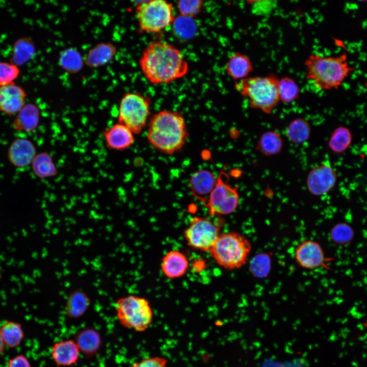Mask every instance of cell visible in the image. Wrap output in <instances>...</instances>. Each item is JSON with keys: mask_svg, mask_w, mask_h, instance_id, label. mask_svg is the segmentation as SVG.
<instances>
[{"mask_svg": "<svg viewBox=\"0 0 367 367\" xmlns=\"http://www.w3.org/2000/svg\"><path fill=\"white\" fill-rule=\"evenodd\" d=\"M217 181V178L212 172L201 169L191 175L189 186L192 195L205 205Z\"/></svg>", "mask_w": 367, "mask_h": 367, "instance_id": "14", "label": "cell"}, {"mask_svg": "<svg viewBox=\"0 0 367 367\" xmlns=\"http://www.w3.org/2000/svg\"><path fill=\"white\" fill-rule=\"evenodd\" d=\"M337 179L335 170L327 160L309 171L306 178V187L312 195L321 196L332 190Z\"/></svg>", "mask_w": 367, "mask_h": 367, "instance_id": "11", "label": "cell"}, {"mask_svg": "<svg viewBox=\"0 0 367 367\" xmlns=\"http://www.w3.org/2000/svg\"><path fill=\"white\" fill-rule=\"evenodd\" d=\"M147 139L160 151L172 154L186 144L188 132L185 119L178 112L161 111L149 119Z\"/></svg>", "mask_w": 367, "mask_h": 367, "instance_id": "2", "label": "cell"}, {"mask_svg": "<svg viewBox=\"0 0 367 367\" xmlns=\"http://www.w3.org/2000/svg\"><path fill=\"white\" fill-rule=\"evenodd\" d=\"M150 100L136 92L126 93L120 100L118 123L139 134L147 124L150 115Z\"/></svg>", "mask_w": 367, "mask_h": 367, "instance_id": "8", "label": "cell"}, {"mask_svg": "<svg viewBox=\"0 0 367 367\" xmlns=\"http://www.w3.org/2000/svg\"><path fill=\"white\" fill-rule=\"evenodd\" d=\"M248 2L251 6L252 13L264 16L271 13L277 5V2L274 1H251Z\"/></svg>", "mask_w": 367, "mask_h": 367, "instance_id": "34", "label": "cell"}, {"mask_svg": "<svg viewBox=\"0 0 367 367\" xmlns=\"http://www.w3.org/2000/svg\"><path fill=\"white\" fill-rule=\"evenodd\" d=\"M106 145L110 149L123 150L134 142V133L126 126L118 123L103 130Z\"/></svg>", "mask_w": 367, "mask_h": 367, "instance_id": "17", "label": "cell"}, {"mask_svg": "<svg viewBox=\"0 0 367 367\" xmlns=\"http://www.w3.org/2000/svg\"><path fill=\"white\" fill-rule=\"evenodd\" d=\"M25 91L14 82L0 86V112L8 116L17 113L25 104Z\"/></svg>", "mask_w": 367, "mask_h": 367, "instance_id": "13", "label": "cell"}, {"mask_svg": "<svg viewBox=\"0 0 367 367\" xmlns=\"http://www.w3.org/2000/svg\"><path fill=\"white\" fill-rule=\"evenodd\" d=\"M223 172L218 177L215 187L211 193L205 206L208 207L210 215H225L237 208L239 195L238 187H233L222 178Z\"/></svg>", "mask_w": 367, "mask_h": 367, "instance_id": "10", "label": "cell"}, {"mask_svg": "<svg viewBox=\"0 0 367 367\" xmlns=\"http://www.w3.org/2000/svg\"><path fill=\"white\" fill-rule=\"evenodd\" d=\"M136 16L140 28L148 33H158L174 20L172 4L164 0L141 2L137 5Z\"/></svg>", "mask_w": 367, "mask_h": 367, "instance_id": "7", "label": "cell"}, {"mask_svg": "<svg viewBox=\"0 0 367 367\" xmlns=\"http://www.w3.org/2000/svg\"><path fill=\"white\" fill-rule=\"evenodd\" d=\"M80 353L77 344L73 339L57 342L50 350L51 358L58 366H70L76 364Z\"/></svg>", "mask_w": 367, "mask_h": 367, "instance_id": "16", "label": "cell"}, {"mask_svg": "<svg viewBox=\"0 0 367 367\" xmlns=\"http://www.w3.org/2000/svg\"><path fill=\"white\" fill-rule=\"evenodd\" d=\"M174 19V28L179 35L188 36L193 34L195 30V24L191 21V17L181 16Z\"/></svg>", "mask_w": 367, "mask_h": 367, "instance_id": "35", "label": "cell"}, {"mask_svg": "<svg viewBox=\"0 0 367 367\" xmlns=\"http://www.w3.org/2000/svg\"><path fill=\"white\" fill-rule=\"evenodd\" d=\"M140 67L153 84H169L186 75L188 62L175 46L166 42L152 41L143 50Z\"/></svg>", "mask_w": 367, "mask_h": 367, "instance_id": "1", "label": "cell"}, {"mask_svg": "<svg viewBox=\"0 0 367 367\" xmlns=\"http://www.w3.org/2000/svg\"><path fill=\"white\" fill-rule=\"evenodd\" d=\"M116 317L124 327L137 332L146 331L152 323L153 313L148 301L139 296L128 295L115 303Z\"/></svg>", "mask_w": 367, "mask_h": 367, "instance_id": "6", "label": "cell"}, {"mask_svg": "<svg viewBox=\"0 0 367 367\" xmlns=\"http://www.w3.org/2000/svg\"><path fill=\"white\" fill-rule=\"evenodd\" d=\"M220 227L207 217H194L184 231L189 246L202 251H209L220 235Z\"/></svg>", "mask_w": 367, "mask_h": 367, "instance_id": "9", "label": "cell"}, {"mask_svg": "<svg viewBox=\"0 0 367 367\" xmlns=\"http://www.w3.org/2000/svg\"><path fill=\"white\" fill-rule=\"evenodd\" d=\"M347 59L346 54L328 57L311 54L304 62L306 78L320 90L337 89L354 69Z\"/></svg>", "mask_w": 367, "mask_h": 367, "instance_id": "3", "label": "cell"}, {"mask_svg": "<svg viewBox=\"0 0 367 367\" xmlns=\"http://www.w3.org/2000/svg\"><path fill=\"white\" fill-rule=\"evenodd\" d=\"M0 331L6 346L9 348L19 346L24 338L22 326L17 322L5 321L1 326Z\"/></svg>", "mask_w": 367, "mask_h": 367, "instance_id": "28", "label": "cell"}, {"mask_svg": "<svg viewBox=\"0 0 367 367\" xmlns=\"http://www.w3.org/2000/svg\"><path fill=\"white\" fill-rule=\"evenodd\" d=\"M295 258L302 267L314 269L325 265L326 258L321 245L312 240H305L295 250Z\"/></svg>", "mask_w": 367, "mask_h": 367, "instance_id": "12", "label": "cell"}, {"mask_svg": "<svg viewBox=\"0 0 367 367\" xmlns=\"http://www.w3.org/2000/svg\"><path fill=\"white\" fill-rule=\"evenodd\" d=\"M225 70L233 80L240 81L249 77L253 70V66L247 56L240 52H235L229 58Z\"/></svg>", "mask_w": 367, "mask_h": 367, "instance_id": "21", "label": "cell"}, {"mask_svg": "<svg viewBox=\"0 0 367 367\" xmlns=\"http://www.w3.org/2000/svg\"><path fill=\"white\" fill-rule=\"evenodd\" d=\"M279 79L274 74L249 76L236 82L235 88L251 108L270 114L280 101Z\"/></svg>", "mask_w": 367, "mask_h": 367, "instance_id": "4", "label": "cell"}, {"mask_svg": "<svg viewBox=\"0 0 367 367\" xmlns=\"http://www.w3.org/2000/svg\"><path fill=\"white\" fill-rule=\"evenodd\" d=\"M40 112L37 106L33 103L25 104L17 113L12 126L17 132L31 133L38 126Z\"/></svg>", "mask_w": 367, "mask_h": 367, "instance_id": "19", "label": "cell"}, {"mask_svg": "<svg viewBox=\"0 0 367 367\" xmlns=\"http://www.w3.org/2000/svg\"><path fill=\"white\" fill-rule=\"evenodd\" d=\"M177 5L181 15L192 18L200 12L203 1H181L177 2Z\"/></svg>", "mask_w": 367, "mask_h": 367, "instance_id": "33", "label": "cell"}, {"mask_svg": "<svg viewBox=\"0 0 367 367\" xmlns=\"http://www.w3.org/2000/svg\"><path fill=\"white\" fill-rule=\"evenodd\" d=\"M168 360L162 356H153L143 358L135 362L131 367H167Z\"/></svg>", "mask_w": 367, "mask_h": 367, "instance_id": "36", "label": "cell"}, {"mask_svg": "<svg viewBox=\"0 0 367 367\" xmlns=\"http://www.w3.org/2000/svg\"><path fill=\"white\" fill-rule=\"evenodd\" d=\"M81 353L91 357L98 353L102 345L99 332L92 328H86L79 331L74 339Z\"/></svg>", "mask_w": 367, "mask_h": 367, "instance_id": "20", "label": "cell"}, {"mask_svg": "<svg viewBox=\"0 0 367 367\" xmlns=\"http://www.w3.org/2000/svg\"><path fill=\"white\" fill-rule=\"evenodd\" d=\"M34 144L25 138H16L8 149V159L14 166L23 168L31 164L36 155Z\"/></svg>", "mask_w": 367, "mask_h": 367, "instance_id": "15", "label": "cell"}, {"mask_svg": "<svg viewBox=\"0 0 367 367\" xmlns=\"http://www.w3.org/2000/svg\"><path fill=\"white\" fill-rule=\"evenodd\" d=\"M35 50V46L32 40L27 37L20 38L13 44L10 62L18 67L21 66L30 60Z\"/></svg>", "mask_w": 367, "mask_h": 367, "instance_id": "25", "label": "cell"}, {"mask_svg": "<svg viewBox=\"0 0 367 367\" xmlns=\"http://www.w3.org/2000/svg\"><path fill=\"white\" fill-rule=\"evenodd\" d=\"M8 367H33L28 359L23 354H19L9 359Z\"/></svg>", "mask_w": 367, "mask_h": 367, "instance_id": "37", "label": "cell"}, {"mask_svg": "<svg viewBox=\"0 0 367 367\" xmlns=\"http://www.w3.org/2000/svg\"><path fill=\"white\" fill-rule=\"evenodd\" d=\"M31 165L34 173L40 178L51 177L58 173L52 157L46 152L37 154Z\"/></svg>", "mask_w": 367, "mask_h": 367, "instance_id": "27", "label": "cell"}, {"mask_svg": "<svg viewBox=\"0 0 367 367\" xmlns=\"http://www.w3.org/2000/svg\"><path fill=\"white\" fill-rule=\"evenodd\" d=\"M91 304L88 295L84 291L76 290L67 297L65 303V313L71 319H77L87 312Z\"/></svg>", "mask_w": 367, "mask_h": 367, "instance_id": "22", "label": "cell"}, {"mask_svg": "<svg viewBox=\"0 0 367 367\" xmlns=\"http://www.w3.org/2000/svg\"><path fill=\"white\" fill-rule=\"evenodd\" d=\"M251 250V244L244 235L228 232L220 234L209 252L220 266L233 270L246 263Z\"/></svg>", "mask_w": 367, "mask_h": 367, "instance_id": "5", "label": "cell"}, {"mask_svg": "<svg viewBox=\"0 0 367 367\" xmlns=\"http://www.w3.org/2000/svg\"><path fill=\"white\" fill-rule=\"evenodd\" d=\"M355 232L352 227L346 223H339L331 229L330 237L331 240L338 245H346L353 240Z\"/></svg>", "mask_w": 367, "mask_h": 367, "instance_id": "30", "label": "cell"}, {"mask_svg": "<svg viewBox=\"0 0 367 367\" xmlns=\"http://www.w3.org/2000/svg\"><path fill=\"white\" fill-rule=\"evenodd\" d=\"M352 141V134L350 130L345 126H338L331 133L328 146L334 153L341 154L350 146Z\"/></svg>", "mask_w": 367, "mask_h": 367, "instance_id": "26", "label": "cell"}, {"mask_svg": "<svg viewBox=\"0 0 367 367\" xmlns=\"http://www.w3.org/2000/svg\"><path fill=\"white\" fill-rule=\"evenodd\" d=\"M189 267V261L181 252L172 250L167 252L163 257L161 269L167 277L171 279L179 278L183 276Z\"/></svg>", "mask_w": 367, "mask_h": 367, "instance_id": "18", "label": "cell"}, {"mask_svg": "<svg viewBox=\"0 0 367 367\" xmlns=\"http://www.w3.org/2000/svg\"><path fill=\"white\" fill-rule=\"evenodd\" d=\"M283 147V141L280 134L274 130H268L260 136L256 149L265 156L279 153Z\"/></svg>", "mask_w": 367, "mask_h": 367, "instance_id": "23", "label": "cell"}, {"mask_svg": "<svg viewBox=\"0 0 367 367\" xmlns=\"http://www.w3.org/2000/svg\"><path fill=\"white\" fill-rule=\"evenodd\" d=\"M311 127L309 123L303 118H297L292 120L286 128V136L293 144L299 145L306 142L310 136Z\"/></svg>", "mask_w": 367, "mask_h": 367, "instance_id": "24", "label": "cell"}, {"mask_svg": "<svg viewBox=\"0 0 367 367\" xmlns=\"http://www.w3.org/2000/svg\"><path fill=\"white\" fill-rule=\"evenodd\" d=\"M270 267L269 257L266 254H259L252 259L250 270L254 276L261 278L268 275Z\"/></svg>", "mask_w": 367, "mask_h": 367, "instance_id": "31", "label": "cell"}, {"mask_svg": "<svg viewBox=\"0 0 367 367\" xmlns=\"http://www.w3.org/2000/svg\"><path fill=\"white\" fill-rule=\"evenodd\" d=\"M5 344L3 340L1 331H0V356L2 355V354L3 353L5 348Z\"/></svg>", "mask_w": 367, "mask_h": 367, "instance_id": "38", "label": "cell"}, {"mask_svg": "<svg viewBox=\"0 0 367 367\" xmlns=\"http://www.w3.org/2000/svg\"><path fill=\"white\" fill-rule=\"evenodd\" d=\"M19 73L18 66L10 62L0 61V86L13 82Z\"/></svg>", "mask_w": 367, "mask_h": 367, "instance_id": "32", "label": "cell"}, {"mask_svg": "<svg viewBox=\"0 0 367 367\" xmlns=\"http://www.w3.org/2000/svg\"><path fill=\"white\" fill-rule=\"evenodd\" d=\"M278 88L279 100L284 103H291L299 97L300 88L291 77L286 76L279 79Z\"/></svg>", "mask_w": 367, "mask_h": 367, "instance_id": "29", "label": "cell"}]
</instances>
